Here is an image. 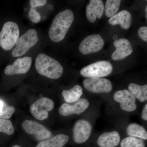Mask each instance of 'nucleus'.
Here are the masks:
<instances>
[{
	"mask_svg": "<svg viewBox=\"0 0 147 147\" xmlns=\"http://www.w3.org/2000/svg\"><path fill=\"white\" fill-rule=\"evenodd\" d=\"M104 7L101 0H90L86 7V16L91 23H94L96 18L100 19L104 11Z\"/></svg>",
	"mask_w": 147,
	"mask_h": 147,
	"instance_id": "nucleus-15",
	"label": "nucleus"
},
{
	"mask_svg": "<svg viewBox=\"0 0 147 147\" xmlns=\"http://www.w3.org/2000/svg\"><path fill=\"white\" fill-rule=\"evenodd\" d=\"M55 106L54 101L50 98L42 97L35 101L30 106L32 115L37 119L44 120L48 118V112L52 111Z\"/></svg>",
	"mask_w": 147,
	"mask_h": 147,
	"instance_id": "nucleus-6",
	"label": "nucleus"
},
{
	"mask_svg": "<svg viewBox=\"0 0 147 147\" xmlns=\"http://www.w3.org/2000/svg\"><path fill=\"white\" fill-rule=\"evenodd\" d=\"M145 11H146V18L147 17V6H146V9H145Z\"/></svg>",
	"mask_w": 147,
	"mask_h": 147,
	"instance_id": "nucleus-31",
	"label": "nucleus"
},
{
	"mask_svg": "<svg viewBox=\"0 0 147 147\" xmlns=\"http://www.w3.org/2000/svg\"><path fill=\"white\" fill-rule=\"evenodd\" d=\"M35 67L40 74L51 79H59L63 71V67L57 61L44 54L37 57Z\"/></svg>",
	"mask_w": 147,
	"mask_h": 147,
	"instance_id": "nucleus-2",
	"label": "nucleus"
},
{
	"mask_svg": "<svg viewBox=\"0 0 147 147\" xmlns=\"http://www.w3.org/2000/svg\"><path fill=\"white\" fill-rule=\"evenodd\" d=\"M38 40L37 32L31 29L22 35L15 43V47L11 55L13 57H19L25 55L32 47L36 44Z\"/></svg>",
	"mask_w": 147,
	"mask_h": 147,
	"instance_id": "nucleus-4",
	"label": "nucleus"
},
{
	"mask_svg": "<svg viewBox=\"0 0 147 147\" xmlns=\"http://www.w3.org/2000/svg\"><path fill=\"white\" fill-rule=\"evenodd\" d=\"M104 44V40L100 35H91L87 36L81 42L79 50L82 54L88 55L100 51Z\"/></svg>",
	"mask_w": 147,
	"mask_h": 147,
	"instance_id": "nucleus-8",
	"label": "nucleus"
},
{
	"mask_svg": "<svg viewBox=\"0 0 147 147\" xmlns=\"http://www.w3.org/2000/svg\"><path fill=\"white\" fill-rule=\"evenodd\" d=\"M121 147H145L144 142L136 137H128L123 139L121 143Z\"/></svg>",
	"mask_w": 147,
	"mask_h": 147,
	"instance_id": "nucleus-24",
	"label": "nucleus"
},
{
	"mask_svg": "<svg viewBox=\"0 0 147 147\" xmlns=\"http://www.w3.org/2000/svg\"><path fill=\"white\" fill-rule=\"evenodd\" d=\"M69 139L67 135L59 134L49 140L40 142L36 147H63Z\"/></svg>",
	"mask_w": 147,
	"mask_h": 147,
	"instance_id": "nucleus-18",
	"label": "nucleus"
},
{
	"mask_svg": "<svg viewBox=\"0 0 147 147\" xmlns=\"http://www.w3.org/2000/svg\"><path fill=\"white\" fill-rule=\"evenodd\" d=\"M86 89L93 93L109 92L113 89L112 83L108 79L100 78H88L84 81Z\"/></svg>",
	"mask_w": 147,
	"mask_h": 147,
	"instance_id": "nucleus-9",
	"label": "nucleus"
},
{
	"mask_svg": "<svg viewBox=\"0 0 147 147\" xmlns=\"http://www.w3.org/2000/svg\"><path fill=\"white\" fill-rule=\"evenodd\" d=\"M113 45L116 50L112 55L115 61H119L125 59L133 52L132 47L128 40L122 38L115 40Z\"/></svg>",
	"mask_w": 147,
	"mask_h": 147,
	"instance_id": "nucleus-13",
	"label": "nucleus"
},
{
	"mask_svg": "<svg viewBox=\"0 0 147 147\" xmlns=\"http://www.w3.org/2000/svg\"><path fill=\"white\" fill-rule=\"evenodd\" d=\"M108 22L113 26L120 25L123 29L127 30L131 26L132 17L129 11L123 10L111 17Z\"/></svg>",
	"mask_w": 147,
	"mask_h": 147,
	"instance_id": "nucleus-17",
	"label": "nucleus"
},
{
	"mask_svg": "<svg viewBox=\"0 0 147 147\" xmlns=\"http://www.w3.org/2000/svg\"><path fill=\"white\" fill-rule=\"evenodd\" d=\"M138 34L140 38L144 41H147V27L143 26L141 27L138 30Z\"/></svg>",
	"mask_w": 147,
	"mask_h": 147,
	"instance_id": "nucleus-27",
	"label": "nucleus"
},
{
	"mask_svg": "<svg viewBox=\"0 0 147 147\" xmlns=\"http://www.w3.org/2000/svg\"><path fill=\"white\" fill-rule=\"evenodd\" d=\"M0 132L11 135L14 132L12 123L9 120L0 119Z\"/></svg>",
	"mask_w": 147,
	"mask_h": 147,
	"instance_id": "nucleus-25",
	"label": "nucleus"
},
{
	"mask_svg": "<svg viewBox=\"0 0 147 147\" xmlns=\"http://www.w3.org/2000/svg\"><path fill=\"white\" fill-rule=\"evenodd\" d=\"M46 0H31L30 1L31 8L45 5L47 3Z\"/></svg>",
	"mask_w": 147,
	"mask_h": 147,
	"instance_id": "nucleus-28",
	"label": "nucleus"
},
{
	"mask_svg": "<svg viewBox=\"0 0 147 147\" xmlns=\"http://www.w3.org/2000/svg\"><path fill=\"white\" fill-rule=\"evenodd\" d=\"M142 117L144 120H147V104H146L142 111Z\"/></svg>",
	"mask_w": 147,
	"mask_h": 147,
	"instance_id": "nucleus-29",
	"label": "nucleus"
},
{
	"mask_svg": "<svg viewBox=\"0 0 147 147\" xmlns=\"http://www.w3.org/2000/svg\"><path fill=\"white\" fill-rule=\"evenodd\" d=\"M74 19L73 12L67 9L57 15L52 23L49 31V36L52 41L59 42L65 37Z\"/></svg>",
	"mask_w": 147,
	"mask_h": 147,
	"instance_id": "nucleus-1",
	"label": "nucleus"
},
{
	"mask_svg": "<svg viewBox=\"0 0 147 147\" xmlns=\"http://www.w3.org/2000/svg\"><path fill=\"white\" fill-rule=\"evenodd\" d=\"M129 91L140 102H144L147 100V85L140 86L131 83L128 87Z\"/></svg>",
	"mask_w": 147,
	"mask_h": 147,
	"instance_id": "nucleus-20",
	"label": "nucleus"
},
{
	"mask_svg": "<svg viewBox=\"0 0 147 147\" xmlns=\"http://www.w3.org/2000/svg\"><path fill=\"white\" fill-rule=\"evenodd\" d=\"M23 129L28 134H34L38 140H43L51 138L53 134L47 128L35 121H24L22 123Z\"/></svg>",
	"mask_w": 147,
	"mask_h": 147,
	"instance_id": "nucleus-7",
	"label": "nucleus"
},
{
	"mask_svg": "<svg viewBox=\"0 0 147 147\" xmlns=\"http://www.w3.org/2000/svg\"><path fill=\"white\" fill-rule=\"evenodd\" d=\"M14 111V107L7 105L3 100L0 98V119H10Z\"/></svg>",
	"mask_w": 147,
	"mask_h": 147,
	"instance_id": "nucleus-23",
	"label": "nucleus"
},
{
	"mask_svg": "<svg viewBox=\"0 0 147 147\" xmlns=\"http://www.w3.org/2000/svg\"><path fill=\"white\" fill-rule=\"evenodd\" d=\"M120 0H107L105 8V15L108 17L115 15L120 7Z\"/></svg>",
	"mask_w": 147,
	"mask_h": 147,
	"instance_id": "nucleus-22",
	"label": "nucleus"
},
{
	"mask_svg": "<svg viewBox=\"0 0 147 147\" xmlns=\"http://www.w3.org/2000/svg\"><path fill=\"white\" fill-rule=\"evenodd\" d=\"M89 106V102L86 98H82L74 105L64 103L59 108V113L61 115L68 116L74 114H80L86 110Z\"/></svg>",
	"mask_w": 147,
	"mask_h": 147,
	"instance_id": "nucleus-14",
	"label": "nucleus"
},
{
	"mask_svg": "<svg viewBox=\"0 0 147 147\" xmlns=\"http://www.w3.org/2000/svg\"><path fill=\"white\" fill-rule=\"evenodd\" d=\"M92 126L88 121L80 119L77 121L73 128V139L77 144L86 142L90 135Z\"/></svg>",
	"mask_w": 147,
	"mask_h": 147,
	"instance_id": "nucleus-11",
	"label": "nucleus"
},
{
	"mask_svg": "<svg viewBox=\"0 0 147 147\" xmlns=\"http://www.w3.org/2000/svg\"><path fill=\"white\" fill-rule=\"evenodd\" d=\"M113 71V65L109 61H99L84 67L80 74L87 78H100L108 76Z\"/></svg>",
	"mask_w": 147,
	"mask_h": 147,
	"instance_id": "nucleus-5",
	"label": "nucleus"
},
{
	"mask_svg": "<svg viewBox=\"0 0 147 147\" xmlns=\"http://www.w3.org/2000/svg\"><path fill=\"white\" fill-rule=\"evenodd\" d=\"M12 147H21L20 146H18V145H14Z\"/></svg>",
	"mask_w": 147,
	"mask_h": 147,
	"instance_id": "nucleus-32",
	"label": "nucleus"
},
{
	"mask_svg": "<svg viewBox=\"0 0 147 147\" xmlns=\"http://www.w3.org/2000/svg\"><path fill=\"white\" fill-rule=\"evenodd\" d=\"M82 87L79 85H76L69 90H64L62 92L64 100L67 103L76 102L80 99L83 94Z\"/></svg>",
	"mask_w": 147,
	"mask_h": 147,
	"instance_id": "nucleus-19",
	"label": "nucleus"
},
{
	"mask_svg": "<svg viewBox=\"0 0 147 147\" xmlns=\"http://www.w3.org/2000/svg\"><path fill=\"white\" fill-rule=\"evenodd\" d=\"M120 136L117 131L102 133L97 139V144L100 147H115L120 141Z\"/></svg>",
	"mask_w": 147,
	"mask_h": 147,
	"instance_id": "nucleus-16",
	"label": "nucleus"
},
{
	"mask_svg": "<svg viewBox=\"0 0 147 147\" xmlns=\"http://www.w3.org/2000/svg\"><path fill=\"white\" fill-rule=\"evenodd\" d=\"M19 33L16 23L12 21L6 22L0 32V46L7 51L11 50L19 38Z\"/></svg>",
	"mask_w": 147,
	"mask_h": 147,
	"instance_id": "nucleus-3",
	"label": "nucleus"
},
{
	"mask_svg": "<svg viewBox=\"0 0 147 147\" xmlns=\"http://www.w3.org/2000/svg\"><path fill=\"white\" fill-rule=\"evenodd\" d=\"M32 63L30 57H26L19 58L15 61L13 65L7 66L4 69V73L6 75L24 74L28 71Z\"/></svg>",
	"mask_w": 147,
	"mask_h": 147,
	"instance_id": "nucleus-12",
	"label": "nucleus"
},
{
	"mask_svg": "<svg viewBox=\"0 0 147 147\" xmlns=\"http://www.w3.org/2000/svg\"><path fill=\"white\" fill-rule=\"evenodd\" d=\"M127 132L130 137H138L147 140L146 130L143 126L138 124L133 123L129 124L127 128Z\"/></svg>",
	"mask_w": 147,
	"mask_h": 147,
	"instance_id": "nucleus-21",
	"label": "nucleus"
},
{
	"mask_svg": "<svg viewBox=\"0 0 147 147\" xmlns=\"http://www.w3.org/2000/svg\"><path fill=\"white\" fill-rule=\"evenodd\" d=\"M28 16L30 20L35 24L39 23L41 20V16L40 14L33 8H31L30 9L29 12Z\"/></svg>",
	"mask_w": 147,
	"mask_h": 147,
	"instance_id": "nucleus-26",
	"label": "nucleus"
},
{
	"mask_svg": "<svg viewBox=\"0 0 147 147\" xmlns=\"http://www.w3.org/2000/svg\"><path fill=\"white\" fill-rule=\"evenodd\" d=\"M113 38L114 40H118V36L117 35H115L113 36Z\"/></svg>",
	"mask_w": 147,
	"mask_h": 147,
	"instance_id": "nucleus-30",
	"label": "nucleus"
},
{
	"mask_svg": "<svg viewBox=\"0 0 147 147\" xmlns=\"http://www.w3.org/2000/svg\"><path fill=\"white\" fill-rule=\"evenodd\" d=\"M114 100L120 103L122 110L132 112L137 109L136 98L127 90H121L115 93L113 96Z\"/></svg>",
	"mask_w": 147,
	"mask_h": 147,
	"instance_id": "nucleus-10",
	"label": "nucleus"
}]
</instances>
